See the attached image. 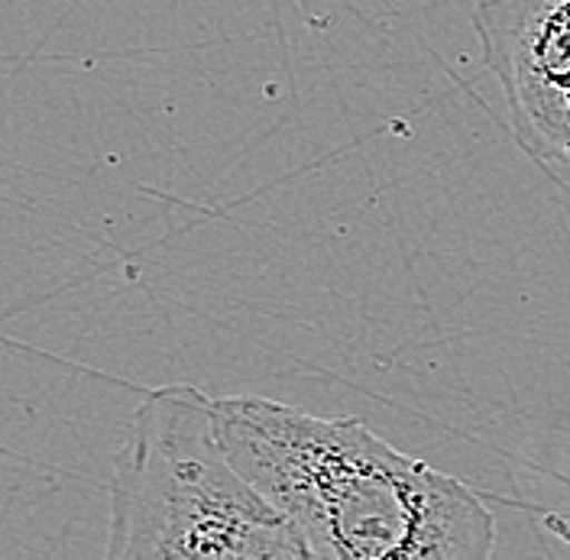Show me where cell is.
Masks as SVG:
<instances>
[{"label":"cell","mask_w":570,"mask_h":560,"mask_svg":"<svg viewBox=\"0 0 570 560\" xmlns=\"http://www.w3.org/2000/svg\"><path fill=\"white\" fill-rule=\"evenodd\" d=\"M105 560H315L298 528L220 444L214 399L188 383L142 395L110 480Z\"/></svg>","instance_id":"7a4b0ae2"},{"label":"cell","mask_w":570,"mask_h":560,"mask_svg":"<svg viewBox=\"0 0 570 560\" xmlns=\"http://www.w3.org/2000/svg\"><path fill=\"white\" fill-rule=\"evenodd\" d=\"M473 33L519 143L570 166V0H480Z\"/></svg>","instance_id":"3957f363"},{"label":"cell","mask_w":570,"mask_h":560,"mask_svg":"<svg viewBox=\"0 0 570 560\" xmlns=\"http://www.w3.org/2000/svg\"><path fill=\"white\" fill-rule=\"evenodd\" d=\"M224 451L315 560H493L487 502L360 419H324L263 395L214 399Z\"/></svg>","instance_id":"6da1fadb"}]
</instances>
